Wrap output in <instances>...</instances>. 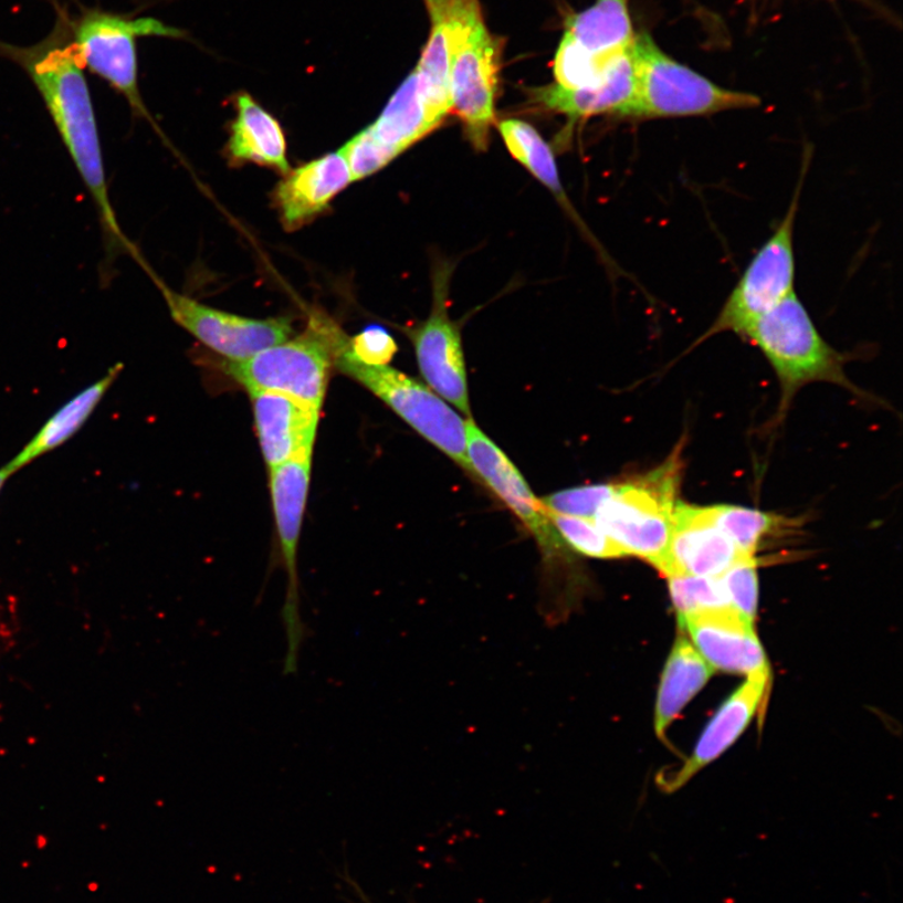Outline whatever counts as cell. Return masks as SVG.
Wrapping results in <instances>:
<instances>
[{"instance_id":"1","label":"cell","mask_w":903,"mask_h":903,"mask_svg":"<svg viewBox=\"0 0 903 903\" xmlns=\"http://www.w3.org/2000/svg\"><path fill=\"white\" fill-rule=\"evenodd\" d=\"M57 20L45 39L31 45L0 41V57L20 66L39 91L98 213L106 263L119 254L139 259L120 229L109 198L104 153L85 67L71 32L67 8L53 0Z\"/></svg>"},{"instance_id":"2","label":"cell","mask_w":903,"mask_h":903,"mask_svg":"<svg viewBox=\"0 0 903 903\" xmlns=\"http://www.w3.org/2000/svg\"><path fill=\"white\" fill-rule=\"evenodd\" d=\"M451 54L452 112L474 150L486 151L496 120L502 41L483 20L480 0H444Z\"/></svg>"},{"instance_id":"3","label":"cell","mask_w":903,"mask_h":903,"mask_svg":"<svg viewBox=\"0 0 903 903\" xmlns=\"http://www.w3.org/2000/svg\"><path fill=\"white\" fill-rule=\"evenodd\" d=\"M631 57L636 93L623 118L712 116L762 105V99L754 93L721 87L670 57L648 33L636 34Z\"/></svg>"},{"instance_id":"4","label":"cell","mask_w":903,"mask_h":903,"mask_svg":"<svg viewBox=\"0 0 903 903\" xmlns=\"http://www.w3.org/2000/svg\"><path fill=\"white\" fill-rule=\"evenodd\" d=\"M675 451L644 476L616 483L610 498L594 517L598 525L623 555H632L663 569L674 510L681 487L683 461Z\"/></svg>"},{"instance_id":"5","label":"cell","mask_w":903,"mask_h":903,"mask_svg":"<svg viewBox=\"0 0 903 903\" xmlns=\"http://www.w3.org/2000/svg\"><path fill=\"white\" fill-rule=\"evenodd\" d=\"M744 338L758 347L775 369L784 393V407L800 388L816 381L855 390L846 377L842 354L821 337L796 293L760 316Z\"/></svg>"},{"instance_id":"6","label":"cell","mask_w":903,"mask_h":903,"mask_svg":"<svg viewBox=\"0 0 903 903\" xmlns=\"http://www.w3.org/2000/svg\"><path fill=\"white\" fill-rule=\"evenodd\" d=\"M344 333L323 315L312 316L300 337L270 347L243 361H229L227 371L249 393H279L322 409L335 351Z\"/></svg>"},{"instance_id":"7","label":"cell","mask_w":903,"mask_h":903,"mask_svg":"<svg viewBox=\"0 0 903 903\" xmlns=\"http://www.w3.org/2000/svg\"><path fill=\"white\" fill-rule=\"evenodd\" d=\"M71 32L83 67L119 93L134 115L154 125L138 87L137 40L141 36L180 40L186 33L153 17L135 18L83 6L77 17L71 15Z\"/></svg>"},{"instance_id":"8","label":"cell","mask_w":903,"mask_h":903,"mask_svg":"<svg viewBox=\"0 0 903 903\" xmlns=\"http://www.w3.org/2000/svg\"><path fill=\"white\" fill-rule=\"evenodd\" d=\"M347 335L344 334L335 351L334 367L370 390L417 433L463 470L471 472L465 439L468 419H463L431 389L397 369L390 366H366L354 359L347 349Z\"/></svg>"},{"instance_id":"9","label":"cell","mask_w":903,"mask_h":903,"mask_svg":"<svg viewBox=\"0 0 903 903\" xmlns=\"http://www.w3.org/2000/svg\"><path fill=\"white\" fill-rule=\"evenodd\" d=\"M800 185L786 217L779 223L775 234L753 258L741 281L723 305L715 319L700 343L713 335L732 332L744 337V334L760 316L775 308L781 301L795 293V223L798 212Z\"/></svg>"},{"instance_id":"10","label":"cell","mask_w":903,"mask_h":903,"mask_svg":"<svg viewBox=\"0 0 903 903\" xmlns=\"http://www.w3.org/2000/svg\"><path fill=\"white\" fill-rule=\"evenodd\" d=\"M313 454L297 455L270 469L274 515L282 563L287 575L284 607L281 612L287 649L284 675H294L300 669L304 642L311 630L302 618L301 582L297 575V547H300L303 517L308 501Z\"/></svg>"},{"instance_id":"11","label":"cell","mask_w":903,"mask_h":903,"mask_svg":"<svg viewBox=\"0 0 903 903\" xmlns=\"http://www.w3.org/2000/svg\"><path fill=\"white\" fill-rule=\"evenodd\" d=\"M172 319L204 346L238 363L256 356L291 338L293 327L286 318L253 319L212 308L190 296L176 293L154 274Z\"/></svg>"},{"instance_id":"12","label":"cell","mask_w":903,"mask_h":903,"mask_svg":"<svg viewBox=\"0 0 903 903\" xmlns=\"http://www.w3.org/2000/svg\"><path fill=\"white\" fill-rule=\"evenodd\" d=\"M452 270L442 264L433 275V305L430 316L409 330L419 370L437 395L471 418L468 370L459 325L449 316Z\"/></svg>"},{"instance_id":"13","label":"cell","mask_w":903,"mask_h":903,"mask_svg":"<svg viewBox=\"0 0 903 903\" xmlns=\"http://www.w3.org/2000/svg\"><path fill=\"white\" fill-rule=\"evenodd\" d=\"M465 439L474 476L480 477L523 521L546 556H560L565 550L563 539L557 535L542 500L536 498L514 463L471 418L465 421Z\"/></svg>"},{"instance_id":"14","label":"cell","mask_w":903,"mask_h":903,"mask_svg":"<svg viewBox=\"0 0 903 903\" xmlns=\"http://www.w3.org/2000/svg\"><path fill=\"white\" fill-rule=\"evenodd\" d=\"M746 558L754 557L743 555L715 524L710 506L678 501L661 574L668 579L673 576L721 577Z\"/></svg>"},{"instance_id":"15","label":"cell","mask_w":903,"mask_h":903,"mask_svg":"<svg viewBox=\"0 0 903 903\" xmlns=\"http://www.w3.org/2000/svg\"><path fill=\"white\" fill-rule=\"evenodd\" d=\"M678 620L697 653L715 672L749 676L769 668L754 622L734 608Z\"/></svg>"},{"instance_id":"16","label":"cell","mask_w":903,"mask_h":903,"mask_svg":"<svg viewBox=\"0 0 903 903\" xmlns=\"http://www.w3.org/2000/svg\"><path fill=\"white\" fill-rule=\"evenodd\" d=\"M770 668L747 678L706 725L702 737L684 766L661 781L665 792H675L723 753L727 752L748 728L765 701L770 684Z\"/></svg>"},{"instance_id":"17","label":"cell","mask_w":903,"mask_h":903,"mask_svg":"<svg viewBox=\"0 0 903 903\" xmlns=\"http://www.w3.org/2000/svg\"><path fill=\"white\" fill-rule=\"evenodd\" d=\"M255 426L269 469L302 454H313L321 409L279 393H250Z\"/></svg>"},{"instance_id":"18","label":"cell","mask_w":903,"mask_h":903,"mask_svg":"<svg viewBox=\"0 0 903 903\" xmlns=\"http://www.w3.org/2000/svg\"><path fill=\"white\" fill-rule=\"evenodd\" d=\"M350 182L349 167L339 151L288 171L273 192L284 228L295 231L305 227L327 210Z\"/></svg>"},{"instance_id":"19","label":"cell","mask_w":903,"mask_h":903,"mask_svg":"<svg viewBox=\"0 0 903 903\" xmlns=\"http://www.w3.org/2000/svg\"><path fill=\"white\" fill-rule=\"evenodd\" d=\"M634 93L636 71L630 50L599 87L570 91L554 83L533 90L531 96L548 111L579 119L598 115L626 117Z\"/></svg>"},{"instance_id":"20","label":"cell","mask_w":903,"mask_h":903,"mask_svg":"<svg viewBox=\"0 0 903 903\" xmlns=\"http://www.w3.org/2000/svg\"><path fill=\"white\" fill-rule=\"evenodd\" d=\"M237 116L232 120L228 154L232 161L272 167L286 175V138L281 124L246 92L234 98Z\"/></svg>"},{"instance_id":"21","label":"cell","mask_w":903,"mask_h":903,"mask_svg":"<svg viewBox=\"0 0 903 903\" xmlns=\"http://www.w3.org/2000/svg\"><path fill=\"white\" fill-rule=\"evenodd\" d=\"M715 670L697 653L685 637L675 641L659 685L654 728L659 738L664 739L684 707L702 691Z\"/></svg>"},{"instance_id":"22","label":"cell","mask_w":903,"mask_h":903,"mask_svg":"<svg viewBox=\"0 0 903 903\" xmlns=\"http://www.w3.org/2000/svg\"><path fill=\"white\" fill-rule=\"evenodd\" d=\"M563 39L600 60L629 51L636 39L629 0H596L567 20Z\"/></svg>"},{"instance_id":"23","label":"cell","mask_w":903,"mask_h":903,"mask_svg":"<svg viewBox=\"0 0 903 903\" xmlns=\"http://www.w3.org/2000/svg\"><path fill=\"white\" fill-rule=\"evenodd\" d=\"M124 366L118 363L112 367L107 374L96 381L95 385L82 390L76 397L72 398L69 403L64 405L60 411L53 414L49 421L41 428L30 443L15 455V458L6 464V468L12 474L18 470H22L27 464L32 463L41 455L59 449L60 445L66 443L74 434H76L83 424L87 422L93 411L97 408L101 400L107 393V390L114 385V381L123 371Z\"/></svg>"},{"instance_id":"24","label":"cell","mask_w":903,"mask_h":903,"mask_svg":"<svg viewBox=\"0 0 903 903\" xmlns=\"http://www.w3.org/2000/svg\"><path fill=\"white\" fill-rule=\"evenodd\" d=\"M432 30L414 72L421 91L428 124L433 132L452 112L451 54L442 4L430 11Z\"/></svg>"},{"instance_id":"25","label":"cell","mask_w":903,"mask_h":903,"mask_svg":"<svg viewBox=\"0 0 903 903\" xmlns=\"http://www.w3.org/2000/svg\"><path fill=\"white\" fill-rule=\"evenodd\" d=\"M368 128L379 143L390 148L397 156L433 133L428 124L414 71L408 74L375 124Z\"/></svg>"},{"instance_id":"26","label":"cell","mask_w":903,"mask_h":903,"mask_svg":"<svg viewBox=\"0 0 903 903\" xmlns=\"http://www.w3.org/2000/svg\"><path fill=\"white\" fill-rule=\"evenodd\" d=\"M710 508L715 524L749 557H754L768 538L790 533L796 525L785 516L748 507L714 505Z\"/></svg>"},{"instance_id":"27","label":"cell","mask_w":903,"mask_h":903,"mask_svg":"<svg viewBox=\"0 0 903 903\" xmlns=\"http://www.w3.org/2000/svg\"><path fill=\"white\" fill-rule=\"evenodd\" d=\"M498 132L511 156L547 189H550L558 199L567 201L552 147L537 133V129L525 120L510 118L501 120Z\"/></svg>"},{"instance_id":"28","label":"cell","mask_w":903,"mask_h":903,"mask_svg":"<svg viewBox=\"0 0 903 903\" xmlns=\"http://www.w3.org/2000/svg\"><path fill=\"white\" fill-rule=\"evenodd\" d=\"M629 51L600 60L563 39L554 60L555 85L570 91L599 87L609 80L613 69Z\"/></svg>"},{"instance_id":"29","label":"cell","mask_w":903,"mask_h":903,"mask_svg":"<svg viewBox=\"0 0 903 903\" xmlns=\"http://www.w3.org/2000/svg\"><path fill=\"white\" fill-rule=\"evenodd\" d=\"M669 590L678 618L733 608L720 577H669Z\"/></svg>"},{"instance_id":"30","label":"cell","mask_w":903,"mask_h":903,"mask_svg":"<svg viewBox=\"0 0 903 903\" xmlns=\"http://www.w3.org/2000/svg\"><path fill=\"white\" fill-rule=\"evenodd\" d=\"M548 517L563 543L574 552L603 560L626 556L594 519L553 514L550 511Z\"/></svg>"},{"instance_id":"31","label":"cell","mask_w":903,"mask_h":903,"mask_svg":"<svg viewBox=\"0 0 903 903\" xmlns=\"http://www.w3.org/2000/svg\"><path fill=\"white\" fill-rule=\"evenodd\" d=\"M339 153L349 167L353 182L385 169L398 157L390 148L379 143L368 127L349 139Z\"/></svg>"},{"instance_id":"32","label":"cell","mask_w":903,"mask_h":903,"mask_svg":"<svg viewBox=\"0 0 903 903\" xmlns=\"http://www.w3.org/2000/svg\"><path fill=\"white\" fill-rule=\"evenodd\" d=\"M732 607L754 622L758 608V573L756 558H746L720 577Z\"/></svg>"},{"instance_id":"33","label":"cell","mask_w":903,"mask_h":903,"mask_svg":"<svg viewBox=\"0 0 903 903\" xmlns=\"http://www.w3.org/2000/svg\"><path fill=\"white\" fill-rule=\"evenodd\" d=\"M616 485H591L553 493L542 500L553 514L591 518L612 495Z\"/></svg>"},{"instance_id":"34","label":"cell","mask_w":903,"mask_h":903,"mask_svg":"<svg viewBox=\"0 0 903 903\" xmlns=\"http://www.w3.org/2000/svg\"><path fill=\"white\" fill-rule=\"evenodd\" d=\"M347 349L354 359L374 367L389 366L398 351L392 335L379 325H370L348 339Z\"/></svg>"},{"instance_id":"35","label":"cell","mask_w":903,"mask_h":903,"mask_svg":"<svg viewBox=\"0 0 903 903\" xmlns=\"http://www.w3.org/2000/svg\"><path fill=\"white\" fill-rule=\"evenodd\" d=\"M11 476H12V473H11V472H9V471H8V469H7V468H6V465H4V468H3L2 470H0V492H2V490H3L4 485H6L7 480H8L9 477H11Z\"/></svg>"},{"instance_id":"36","label":"cell","mask_w":903,"mask_h":903,"mask_svg":"<svg viewBox=\"0 0 903 903\" xmlns=\"http://www.w3.org/2000/svg\"><path fill=\"white\" fill-rule=\"evenodd\" d=\"M443 2H444V0H426V3L428 6V9H430V11H431V9L440 7Z\"/></svg>"}]
</instances>
